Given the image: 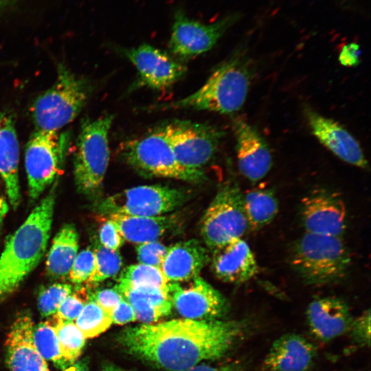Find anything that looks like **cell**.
<instances>
[{
	"instance_id": "1",
	"label": "cell",
	"mask_w": 371,
	"mask_h": 371,
	"mask_svg": "<svg viewBox=\"0 0 371 371\" xmlns=\"http://www.w3.org/2000/svg\"><path fill=\"white\" fill-rule=\"evenodd\" d=\"M236 322L175 319L124 329L119 341L131 355L168 371H186L218 359L242 333Z\"/></svg>"
},
{
	"instance_id": "2",
	"label": "cell",
	"mask_w": 371,
	"mask_h": 371,
	"mask_svg": "<svg viewBox=\"0 0 371 371\" xmlns=\"http://www.w3.org/2000/svg\"><path fill=\"white\" fill-rule=\"evenodd\" d=\"M245 45L239 46L194 93L170 102L150 105V111L194 110L221 114L236 113L244 105L254 74Z\"/></svg>"
},
{
	"instance_id": "3",
	"label": "cell",
	"mask_w": 371,
	"mask_h": 371,
	"mask_svg": "<svg viewBox=\"0 0 371 371\" xmlns=\"http://www.w3.org/2000/svg\"><path fill=\"white\" fill-rule=\"evenodd\" d=\"M54 204L52 191L7 240L0 256V299L13 293L45 254Z\"/></svg>"
},
{
	"instance_id": "4",
	"label": "cell",
	"mask_w": 371,
	"mask_h": 371,
	"mask_svg": "<svg viewBox=\"0 0 371 371\" xmlns=\"http://www.w3.org/2000/svg\"><path fill=\"white\" fill-rule=\"evenodd\" d=\"M290 262L304 282L323 286L341 281L351 258L341 237L305 232L293 246Z\"/></svg>"
},
{
	"instance_id": "5",
	"label": "cell",
	"mask_w": 371,
	"mask_h": 371,
	"mask_svg": "<svg viewBox=\"0 0 371 371\" xmlns=\"http://www.w3.org/2000/svg\"><path fill=\"white\" fill-rule=\"evenodd\" d=\"M118 151L124 162L146 177L190 183L206 179L203 170L189 169L179 162L161 125L140 137L123 142Z\"/></svg>"
},
{
	"instance_id": "6",
	"label": "cell",
	"mask_w": 371,
	"mask_h": 371,
	"mask_svg": "<svg viewBox=\"0 0 371 371\" xmlns=\"http://www.w3.org/2000/svg\"><path fill=\"white\" fill-rule=\"evenodd\" d=\"M113 115L85 120L76 141L74 160L75 185L79 193L93 196L102 188L110 158L109 133Z\"/></svg>"
},
{
	"instance_id": "7",
	"label": "cell",
	"mask_w": 371,
	"mask_h": 371,
	"mask_svg": "<svg viewBox=\"0 0 371 371\" xmlns=\"http://www.w3.org/2000/svg\"><path fill=\"white\" fill-rule=\"evenodd\" d=\"M54 85L38 97L32 106L36 130L58 131L71 122L85 106L90 85L65 65L59 64Z\"/></svg>"
},
{
	"instance_id": "8",
	"label": "cell",
	"mask_w": 371,
	"mask_h": 371,
	"mask_svg": "<svg viewBox=\"0 0 371 371\" xmlns=\"http://www.w3.org/2000/svg\"><path fill=\"white\" fill-rule=\"evenodd\" d=\"M249 229L243 193L236 181H226L207 208L201 221L200 232L212 251L241 238Z\"/></svg>"
},
{
	"instance_id": "9",
	"label": "cell",
	"mask_w": 371,
	"mask_h": 371,
	"mask_svg": "<svg viewBox=\"0 0 371 371\" xmlns=\"http://www.w3.org/2000/svg\"><path fill=\"white\" fill-rule=\"evenodd\" d=\"M189 192L167 186H139L106 196L94 205L101 215L122 214L155 216L166 214L190 199Z\"/></svg>"
},
{
	"instance_id": "10",
	"label": "cell",
	"mask_w": 371,
	"mask_h": 371,
	"mask_svg": "<svg viewBox=\"0 0 371 371\" xmlns=\"http://www.w3.org/2000/svg\"><path fill=\"white\" fill-rule=\"evenodd\" d=\"M243 17L240 12L203 23L188 17L181 8L175 10L168 41L170 54L181 62L210 51L220 38Z\"/></svg>"
},
{
	"instance_id": "11",
	"label": "cell",
	"mask_w": 371,
	"mask_h": 371,
	"mask_svg": "<svg viewBox=\"0 0 371 371\" xmlns=\"http://www.w3.org/2000/svg\"><path fill=\"white\" fill-rule=\"evenodd\" d=\"M161 126L179 162L196 170H203L212 159L225 135L216 126L188 120H173Z\"/></svg>"
},
{
	"instance_id": "12",
	"label": "cell",
	"mask_w": 371,
	"mask_h": 371,
	"mask_svg": "<svg viewBox=\"0 0 371 371\" xmlns=\"http://www.w3.org/2000/svg\"><path fill=\"white\" fill-rule=\"evenodd\" d=\"M67 135L38 131L31 135L25 148V165L29 195L36 199L55 179L67 146Z\"/></svg>"
},
{
	"instance_id": "13",
	"label": "cell",
	"mask_w": 371,
	"mask_h": 371,
	"mask_svg": "<svg viewBox=\"0 0 371 371\" xmlns=\"http://www.w3.org/2000/svg\"><path fill=\"white\" fill-rule=\"evenodd\" d=\"M119 51L135 67L138 87L166 91L177 82L187 70L185 65L170 54L147 43Z\"/></svg>"
},
{
	"instance_id": "14",
	"label": "cell",
	"mask_w": 371,
	"mask_h": 371,
	"mask_svg": "<svg viewBox=\"0 0 371 371\" xmlns=\"http://www.w3.org/2000/svg\"><path fill=\"white\" fill-rule=\"evenodd\" d=\"M300 218L305 232L341 237L346 229L345 203L327 189L314 190L301 200Z\"/></svg>"
},
{
	"instance_id": "15",
	"label": "cell",
	"mask_w": 371,
	"mask_h": 371,
	"mask_svg": "<svg viewBox=\"0 0 371 371\" xmlns=\"http://www.w3.org/2000/svg\"><path fill=\"white\" fill-rule=\"evenodd\" d=\"M186 286L170 282L168 294L172 305L183 318L195 320L216 319L227 311L222 294L198 276Z\"/></svg>"
},
{
	"instance_id": "16",
	"label": "cell",
	"mask_w": 371,
	"mask_h": 371,
	"mask_svg": "<svg viewBox=\"0 0 371 371\" xmlns=\"http://www.w3.org/2000/svg\"><path fill=\"white\" fill-rule=\"evenodd\" d=\"M303 113L312 134L329 151L352 166L368 168L359 143L341 124L308 106L304 107Z\"/></svg>"
},
{
	"instance_id": "17",
	"label": "cell",
	"mask_w": 371,
	"mask_h": 371,
	"mask_svg": "<svg viewBox=\"0 0 371 371\" xmlns=\"http://www.w3.org/2000/svg\"><path fill=\"white\" fill-rule=\"evenodd\" d=\"M233 129L238 169L248 180L258 182L271 168L273 157L270 148L259 131L245 120L234 119Z\"/></svg>"
},
{
	"instance_id": "18",
	"label": "cell",
	"mask_w": 371,
	"mask_h": 371,
	"mask_svg": "<svg viewBox=\"0 0 371 371\" xmlns=\"http://www.w3.org/2000/svg\"><path fill=\"white\" fill-rule=\"evenodd\" d=\"M34 324L29 315L19 316L5 340L6 361L11 371H49L46 361L34 346Z\"/></svg>"
},
{
	"instance_id": "19",
	"label": "cell",
	"mask_w": 371,
	"mask_h": 371,
	"mask_svg": "<svg viewBox=\"0 0 371 371\" xmlns=\"http://www.w3.org/2000/svg\"><path fill=\"white\" fill-rule=\"evenodd\" d=\"M210 260L215 276L227 283L238 284L246 282L258 271L252 251L242 238L214 249Z\"/></svg>"
},
{
	"instance_id": "20",
	"label": "cell",
	"mask_w": 371,
	"mask_h": 371,
	"mask_svg": "<svg viewBox=\"0 0 371 371\" xmlns=\"http://www.w3.org/2000/svg\"><path fill=\"white\" fill-rule=\"evenodd\" d=\"M306 318L313 335L325 341L349 330L352 322L348 304L332 296L314 299L307 307Z\"/></svg>"
},
{
	"instance_id": "21",
	"label": "cell",
	"mask_w": 371,
	"mask_h": 371,
	"mask_svg": "<svg viewBox=\"0 0 371 371\" xmlns=\"http://www.w3.org/2000/svg\"><path fill=\"white\" fill-rule=\"evenodd\" d=\"M210 260L207 249L190 239L168 247L159 268L169 282H188L198 277Z\"/></svg>"
},
{
	"instance_id": "22",
	"label": "cell",
	"mask_w": 371,
	"mask_h": 371,
	"mask_svg": "<svg viewBox=\"0 0 371 371\" xmlns=\"http://www.w3.org/2000/svg\"><path fill=\"white\" fill-rule=\"evenodd\" d=\"M316 357V348L297 334H285L272 344L264 360L267 371H307Z\"/></svg>"
},
{
	"instance_id": "23",
	"label": "cell",
	"mask_w": 371,
	"mask_h": 371,
	"mask_svg": "<svg viewBox=\"0 0 371 371\" xmlns=\"http://www.w3.org/2000/svg\"><path fill=\"white\" fill-rule=\"evenodd\" d=\"M107 216L124 240L136 245L156 241L180 223L179 216L175 214L155 216L113 214Z\"/></svg>"
},
{
	"instance_id": "24",
	"label": "cell",
	"mask_w": 371,
	"mask_h": 371,
	"mask_svg": "<svg viewBox=\"0 0 371 371\" xmlns=\"http://www.w3.org/2000/svg\"><path fill=\"white\" fill-rule=\"evenodd\" d=\"M19 159V146L14 122L10 115L0 113V176L14 209L19 206L21 199Z\"/></svg>"
},
{
	"instance_id": "25",
	"label": "cell",
	"mask_w": 371,
	"mask_h": 371,
	"mask_svg": "<svg viewBox=\"0 0 371 371\" xmlns=\"http://www.w3.org/2000/svg\"><path fill=\"white\" fill-rule=\"evenodd\" d=\"M115 289L132 306L136 319L144 324L155 322L172 311L169 294L159 289L133 286L122 281Z\"/></svg>"
},
{
	"instance_id": "26",
	"label": "cell",
	"mask_w": 371,
	"mask_h": 371,
	"mask_svg": "<svg viewBox=\"0 0 371 371\" xmlns=\"http://www.w3.org/2000/svg\"><path fill=\"white\" fill-rule=\"evenodd\" d=\"M78 250V235L74 225H65L54 236L46 262L47 273L53 278L68 275Z\"/></svg>"
},
{
	"instance_id": "27",
	"label": "cell",
	"mask_w": 371,
	"mask_h": 371,
	"mask_svg": "<svg viewBox=\"0 0 371 371\" xmlns=\"http://www.w3.org/2000/svg\"><path fill=\"white\" fill-rule=\"evenodd\" d=\"M249 229L258 230L269 223L278 212V201L271 188L254 189L243 193Z\"/></svg>"
},
{
	"instance_id": "28",
	"label": "cell",
	"mask_w": 371,
	"mask_h": 371,
	"mask_svg": "<svg viewBox=\"0 0 371 371\" xmlns=\"http://www.w3.org/2000/svg\"><path fill=\"white\" fill-rule=\"evenodd\" d=\"M49 319L56 330L63 358L69 366L75 363L85 345V337L74 322L63 321L54 315Z\"/></svg>"
},
{
	"instance_id": "29",
	"label": "cell",
	"mask_w": 371,
	"mask_h": 371,
	"mask_svg": "<svg viewBox=\"0 0 371 371\" xmlns=\"http://www.w3.org/2000/svg\"><path fill=\"white\" fill-rule=\"evenodd\" d=\"M33 340L35 347L45 361L52 362L62 370L69 366L62 355L56 330L49 319L34 326Z\"/></svg>"
},
{
	"instance_id": "30",
	"label": "cell",
	"mask_w": 371,
	"mask_h": 371,
	"mask_svg": "<svg viewBox=\"0 0 371 371\" xmlns=\"http://www.w3.org/2000/svg\"><path fill=\"white\" fill-rule=\"evenodd\" d=\"M118 281L133 286H148L159 289L168 293L169 282L160 268L142 263L126 267Z\"/></svg>"
},
{
	"instance_id": "31",
	"label": "cell",
	"mask_w": 371,
	"mask_h": 371,
	"mask_svg": "<svg viewBox=\"0 0 371 371\" xmlns=\"http://www.w3.org/2000/svg\"><path fill=\"white\" fill-rule=\"evenodd\" d=\"M74 322L86 339L98 336L113 323L111 316L92 300L85 304Z\"/></svg>"
},
{
	"instance_id": "32",
	"label": "cell",
	"mask_w": 371,
	"mask_h": 371,
	"mask_svg": "<svg viewBox=\"0 0 371 371\" xmlns=\"http://www.w3.org/2000/svg\"><path fill=\"white\" fill-rule=\"evenodd\" d=\"M95 266L93 271L87 283L96 284L119 273L122 260L117 250L107 249L101 245L94 250Z\"/></svg>"
},
{
	"instance_id": "33",
	"label": "cell",
	"mask_w": 371,
	"mask_h": 371,
	"mask_svg": "<svg viewBox=\"0 0 371 371\" xmlns=\"http://www.w3.org/2000/svg\"><path fill=\"white\" fill-rule=\"evenodd\" d=\"M72 286L56 283L43 289L38 297V308L43 317L54 315L63 301L73 291Z\"/></svg>"
},
{
	"instance_id": "34",
	"label": "cell",
	"mask_w": 371,
	"mask_h": 371,
	"mask_svg": "<svg viewBox=\"0 0 371 371\" xmlns=\"http://www.w3.org/2000/svg\"><path fill=\"white\" fill-rule=\"evenodd\" d=\"M89 300L90 295L85 288L72 291L63 301L54 316L63 321L75 322Z\"/></svg>"
},
{
	"instance_id": "35",
	"label": "cell",
	"mask_w": 371,
	"mask_h": 371,
	"mask_svg": "<svg viewBox=\"0 0 371 371\" xmlns=\"http://www.w3.org/2000/svg\"><path fill=\"white\" fill-rule=\"evenodd\" d=\"M95 266L94 251L86 249L77 254L68 273L71 282L76 284L87 282Z\"/></svg>"
},
{
	"instance_id": "36",
	"label": "cell",
	"mask_w": 371,
	"mask_h": 371,
	"mask_svg": "<svg viewBox=\"0 0 371 371\" xmlns=\"http://www.w3.org/2000/svg\"><path fill=\"white\" fill-rule=\"evenodd\" d=\"M168 247L158 241L138 244L135 247L139 263L160 267Z\"/></svg>"
},
{
	"instance_id": "37",
	"label": "cell",
	"mask_w": 371,
	"mask_h": 371,
	"mask_svg": "<svg viewBox=\"0 0 371 371\" xmlns=\"http://www.w3.org/2000/svg\"><path fill=\"white\" fill-rule=\"evenodd\" d=\"M352 338L360 345L370 344V311H365L360 316L352 319L349 330Z\"/></svg>"
},
{
	"instance_id": "38",
	"label": "cell",
	"mask_w": 371,
	"mask_h": 371,
	"mask_svg": "<svg viewBox=\"0 0 371 371\" xmlns=\"http://www.w3.org/2000/svg\"><path fill=\"white\" fill-rule=\"evenodd\" d=\"M99 239L102 246L112 250H118L124 242L115 225L109 218L100 228Z\"/></svg>"
},
{
	"instance_id": "39",
	"label": "cell",
	"mask_w": 371,
	"mask_h": 371,
	"mask_svg": "<svg viewBox=\"0 0 371 371\" xmlns=\"http://www.w3.org/2000/svg\"><path fill=\"white\" fill-rule=\"evenodd\" d=\"M122 298L121 294L115 288L101 289L90 295V300L95 301L110 315Z\"/></svg>"
},
{
	"instance_id": "40",
	"label": "cell",
	"mask_w": 371,
	"mask_h": 371,
	"mask_svg": "<svg viewBox=\"0 0 371 371\" xmlns=\"http://www.w3.org/2000/svg\"><path fill=\"white\" fill-rule=\"evenodd\" d=\"M112 322L123 325L136 320L132 306L124 298L116 305L111 313Z\"/></svg>"
},
{
	"instance_id": "41",
	"label": "cell",
	"mask_w": 371,
	"mask_h": 371,
	"mask_svg": "<svg viewBox=\"0 0 371 371\" xmlns=\"http://www.w3.org/2000/svg\"><path fill=\"white\" fill-rule=\"evenodd\" d=\"M360 46L356 43H350L343 46L339 55V62L345 67H356L359 65Z\"/></svg>"
},
{
	"instance_id": "42",
	"label": "cell",
	"mask_w": 371,
	"mask_h": 371,
	"mask_svg": "<svg viewBox=\"0 0 371 371\" xmlns=\"http://www.w3.org/2000/svg\"><path fill=\"white\" fill-rule=\"evenodd\" d=\"M186 371H236L232 366L214 367L208 365H196Z\"/></svg>"
},
{
	"instance_id": "43",
	"label": "cell",
	"mask_w": 371,
	"mask_h": 371,
	"mask_svg": "<svg viewBox=\"0 0 371 371\" xmlns=\"http://www.w3.org/2000/svg\"><path fill=\"white\" fill-rule=\"evenodd\" d=\"M8 211V205L5 200L0 196V230L1 229L4 218Z\"/></svg>"
},
{
	"instance_id": "44",
	"label": "cell",
	"mask_w": 371,
	"mask_h": 371,
	"mask_svg": "<svg viewBox=\"0 0 371 371\" xmlns=\"http://www.w3.org/2000/svg\"><path fill=\"white\" fill-rule=\"evenodd\" d=\"M62 371H85L79 363H74L64 369Z\"/></svg>"
},
{
	"instance_id": "45",
	"label": "cell",
	"mask_w": 371,
	"mask_h": 371,
	"mask_svg": "<svg viewBox=\"0 0 371 371\" xmlns=\"http://www.w3.org/2000/svg\"><path fill=\"white\" fill-rule=\"evenodd\" d=\"M102 371H128V370H126L115 365H106L103 368Z\"/></svg>"
},
{
	"instance_id": "46",
	"label": "cell",
	"mask_w": 371,
	"mask_h": 371,
	"mask_svg": "<svg viewBox=\"0 0 371 371\" xmlns=\"http://www.w3.org/2000/svg\"><path fill=\"white\" fill-rule=\"evenodd\" d=\"M13 0H0V8L8 5Z\"/></svg>"
}]
</instances>
